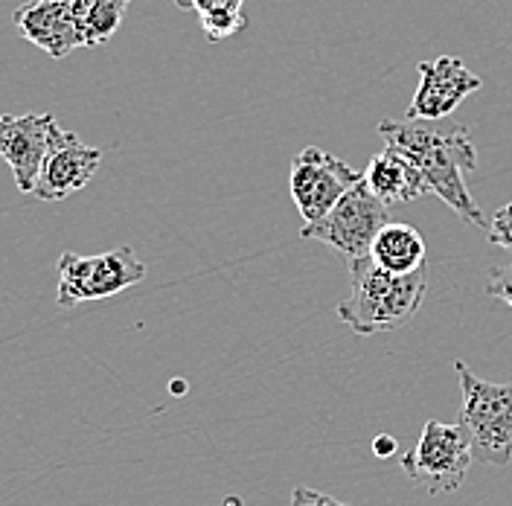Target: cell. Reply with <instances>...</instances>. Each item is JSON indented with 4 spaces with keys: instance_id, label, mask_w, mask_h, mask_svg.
<instances>
[{
    "instance_id": "6da1fadb",
    "label": "cell",
    "mask_w": 512,
    "mask_h": 506,
    "mask_svg": "<svg viewBox=\"0 0 512 506\" xmlns=\"http://www.w3.org/2000/svg\"><path fill=\"white\" fill-rule=\"evenodd\" d=\"M379 134L384 146H393L396 152L414 160L428 184V192H434L460 219L486 230L489 219L480 213L472 192L466 187V172H475L478 166V152L469 128L457 126L443 134L431 126V120L405 117V120H382Z\"/></svg>"
},
{
    "instance_id": "7a4b0ae2",
    "label": "cell",
    "mask_w": 512,
    "mask_h": 506,
    "mask_svg": "<svg viewBox=\"0 0 512 506\" xmlns=\"http://www.w3.org/2000/svg\"><path fill=\"white\" fill-rule=\"evenodd\" d=\"M350 294L338 303V317L355 335L370 338L405 326L428 294L425 265L411 274H393L370 256L350 259Z\"/></svg>"
},
{
    "instance_id": "3957f363",
    "label": "cell",
    "mask_w": 512,
    "mask_h": 506,
    "mask_svg": "<svg viewBox=\"0 0 512 506\" xmlns=\"http://www.w3.org/2000/svg\"><path fill=\"white\" fill-rule=\"evenodd\" d=\"M454 373L463 387V405L457 422L472 440V454L486 466L512 463V381H486L454 361Z\"/></svg>"
},
{
    "instance_id": "277c9868",
    "label": "cell",
    "mask_w": 512,
    "mask_h": 506,
    "mask_svg": "<svg viewBox=\"0 0 512 506\" xmlns=\"http://www.w3.org/2000/svg\"><path fill=\"white\" fill-rule=\"evenodd\" d=\"M143 277H146V262H140V256L128 245L94 256L67 251L59 256L56 303L62 309H70L91 300H108L137 285Z\"/></svg>"
},
{
    "instance_id": "5b68a950",
    "label": "cell",
    "mask_w": 512,
    "mask_h": 506,
    "mask_svg": "<svg viewBox=\"0 0 512 506\" xmlns=\"http://www.w3.org/2000/svg\"><path fill=\"white\" fill-rule=\"evenodd\" d=\"M472 460H475L472 440L460 422L448 425V422L428 419L414 451L402 457V472L431 498H437V495L457 492L463 486Z\"/></svg>"
},
{
    "instance_id": "8992f818",
    "label": "cell",
    "mask_w": 512,
    "mask_h": 506,
    "mask_svg": "<svg viewBox=\"0 0 512 506\" xmlns=\"http://www.w3.org/2000/svg\"><path fill=\"white\" fill-rule=\"evenodd\" d=\"M384 224H387V204L379 201L361 178L352 190L338 198V204L323 219L303 224L300 236L329 245L332 251L347 259H361L370 256L373 239L379 236Z\"/></svg>"
},
{
    "instance_id": "52a82bcc",
    "label": "cell",
    "mask_w": 512,
    "mask_h": 506,
    "mask_svg": "<svg viewBox=\"0 0 512 506\" xmlns=\"http://www.w3.org/2000/svg\"><path fill=\"white\" fill-rule=\"evenodd\" d=\"M361 178L364 172L352 169L350 163L323 152L318 146H306L291 160V198L303 222H318Z\"/></svg>"
},
{
    "instance_id": "ba28073f",
    "label": "cell",
    "mask_w": 512,
    "mask_h": 506,
    "mask_svg": "<svg viewBox=\"0 0 512 506\" xmlns=\"http://www.w3.org/2000/svg\"><path fill=\"white\" fill-rule=\"evenodd\" d=\"M99 163H102V149L88 146L76 131L56 126L32 195L41 201H64L94 181Z\"/></svg>"
},
{
    "instance_id": "9c48e42d",
    "label": "cell",
    "mask_w": 512,
    "mask_h": 506,
    "mask_svg": "<svg viewBox=\"0 0 512 506\" xmlns=\"http://www.w3.org/2000/svg\"><path fill=\"white\" fill-rule=\"evenodd\" d=\"M419 70V85L408 105V117L414 120H443L466 96L478 94L483 88V79L475 76L457 56H437L428 62L416 64Z\"/></svg>"
},
{
    "instance_id": "30bf717a",
    "label": "cell",
    "mask_w": 512,
    "mask_h": 506,
    "mask_svg": "<svg viewBox=\"0 0 512 506\" xmlns=\"http://www.w3.org/2000/svg\"><path fill=\"white\" fill-rule=\"evenodd\" d=\"M56 126L59 120L53 114H0V158L24 195L35 190Z\"/></svg>"
},
{
    "instance_id": "8fae6325",
    "label": "cell",
    "mask_w": 512,
    "mask_h": 506,
    "mask_svg": "<svg viewBox=\"0 0 512 506\" xmlns=\"http://www.w3.org/2000/svg\"><path fill=\"white\" fill-rule=\"evenodd\" d=\"M12 21L24 41L35 44L56 62H62L76 47H82L70 0H30L15 9Z\"/></svg>"
},
{
    "instance_id": "7c38bea8",
    "label": "cell",
    "mask_w": 512,
    "mask_h": 506,
    "mask_svg": "<svg viewBox=\"0 0 512 506\" xmlns=\"http://www.w3.org/2000/svg\"><path fill=\"white\" fill-rule=\"evenodd\" d=\"M364 184L387 207L408 204L428 192V184H425L422 172L416 169L414 160L405 158L393 146H384L382 152H376L370 158L367 169H364Z\"/></svg>"
},
{
    "instance_id": "4fadbf2b",
    "label": "cell",
    "mask_w": 512,
    "mask_h": 506,
    "mask_svg": "<svg viewBox=\"0 0 512 506\" xmlns=\"http://www.w3.org/2000/svg\"><path fill=\"white\" fill-rule=\"evenodd\" d=\"M370 259L393 274H411L425 265V239L411 224L387 222L373 239Z\"/></svg>"
},
{
    "instance_id": "5bb4252c",
    "label": "cell",
    "mask_w": 512,
    "mask_h": 506,
    "mask_svg": "<svg viewBox=\"0 0 512 506\" xmlns=\"http://www.w3.org/2000/svg\"><path fill=\"white\" fill-rule=\"evenodd\" d=\"M131 0H70L82 47H99L120 30Z\"/></svg>"
},
{
    "instance_id": "9a60e30c",
    "label": "cell",
    "mask_w": 512,
    "mask_h": 506,
    "mask_svg": "<svg viewBox=\"0 0 512 506\" xmlns=\"http://www.w3.org/2000/svg\"><path fill=\"white\" fill-rule=\"evenodd\" d=\"M201 30L207 35V41H224L236 32L248 27V15L245 12H219V15H201Z\"/></svg>"
},
{
    "instance_id": "2e32d148",
    "label": "cell",
    "mask_w": 512,
    "mask_h": 506,
    "mask_svg": "<svg viewBox=\"0 0 512 506\" xmlns=\"http://www.w3.org/2000/svg\"><path fill=\"white\" fill-rule=\"evenodd\" d=\"M486 236L492 245L512 251V204H504L492 213V219L486 224Z\"/></svg>"
},
{
    "instance_id": "e0dca14e",
    "label": "cell",
    "mask_w": 512,
    "mask_h": 506,
    "mask_svg": "<svg viewBox=\"0 0 512 506\" xmlns=\"http://www.w3.org/2000/svg\"><path fill=\"white\" fill-rule=\"evenodd\" d=\"M486 294L504 300L512 309V259L504 265H495L489 271V283H486Z\"/></svg>"
},
{
    "instance_id": "ac0fdd59",
    "label": "cell",
    "mask_w": 512,
    "mask_h": 506,
    "mask_svg": "<svg viewBox=\"0 0 512 506\" xmlns=\"http://www.w3.org/2000/svg\"><path fill=\"white\" fill-rule=\"evenodd\" d=\"M181 9H192L201 15H219V12H245V0H175Z\"/></svg>"
},
{
    "instance_id": "d6986e66",
    "label": "cell",
    "mask_w": 512,
    "mask_h": 506,
    "mask_svg": "<svg viewBox=\"0 0 512 506\" xmlns=\"http://www.w3.org/2000/svg\"><path fill=\"white\" fill-rule=\"evenodd\" d=\"M291 506H350L335 501L332 495H323L318 489H309V486H294L291 492Z\"/></svg>"
},
{
    "instance_id": "ffe728a7",
    "label": "cell",
    "mask_w": 512,
    "mask_h": 506,
    "mask_svg": "<svg viewBox=\"0 0 512 506\" xmlns=\"http://www.w3.org/2000/svg\"><path fill=\"white\" fill-rule=\"evenodd\" d=\"M396 437H387V434H382V437H376L373 440V454L376 457H390V454H396Z\"/></svg>"
}]
</instances>
